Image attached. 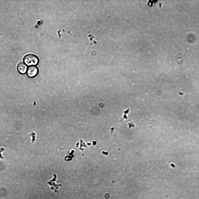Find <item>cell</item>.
Returning a JSON list of instances; mask_svg holds the SVG:
<instances>
[{"label": "cell", "instance_id": "obj_1", "mask_svg": "<svg viewBox=\"0 0 199 199\" xmlns=\"http://www.w3.org/2000/svg\"><path fill=\"white\" fill-rule=\"evenodd\" d=\"M24 61L28 66L35 65L39 62V59L36 55L29 54L25 55L24 57Z\"/></svg>", "mask_w": 199, "mask_h": 199}, {"label": "cell", "instance_id": "obj_2", "mask_svg": "<svg viewBox=\"0 0 199 199\" xmlns=\"http://www.w3.org/2000/svg\"><path fill=\"white\" fill-rule=\"evenodd\" d=\"M27 74L30 77L36 76L38 73V69L37 67L34 65L29 66L27 70Z\"/></svg>", "mask_w": 199, "mask_h": 199}, {"label": "cell", "instance_id": "obj_3", "mask_svg": "<svg viewBox=\"0 0 199 199\" xmlns=\"http://www.w3.org/2000/svg\"><path fill=\"white\" fill-rule=\"evenodd\" d=\"M17 68L19 73L22 74L25 73L27 70V66L24 63H20L17 66Z\"/></svg>", "mask_w": 199, "mask_h": 199}]
</instances>
